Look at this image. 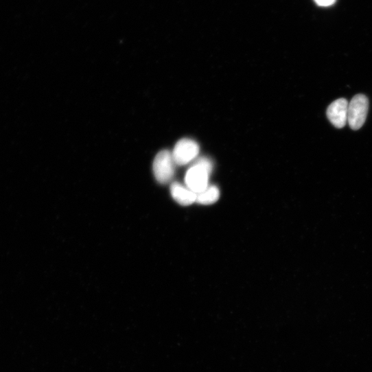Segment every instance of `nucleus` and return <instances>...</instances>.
<instances>
[{
	"label": "nucleus",
	"mask_w": 372,
	"mask_h": 372,
	"mask_svg": "<svg viewBox=\"0 0 372 372\" xmlns=\"http://www.w3.org/2000/svg\"><path fill=\"white\" fill-rule=\"evenodd\" d=\"M315 3L321 7H329L334 4L336 0H314Z\"/></svg>",
	"instance_id": "8"
},
{
	"label": "nucleus",
	"mask_w": 372,
	"mask_h": 372,
	"mask_svg": "<svg viewBox=\"0 0 372 372\" xmlns=\"http://www.w3.org/2000/svg\"><path fill=\"white\" fill-rule=\"evenodd\" d=\"M170 193L173 199L181 206H189L197 202L198 195L179 183L172 184Z\"/></svg>",
	"instance_id": "6"
},
{
	"label": "nucleus",
	"mask_w": 372,
	"mask_h": 372,
	"mask_svg": "<svg viewBox=\"0 0 372 372\" xmlns=\"http://www.w3.org/2000/svg\"><path fill=\"white\" fill-rule=\"evenodd\" d=\"M369 108V101L364 95L353 97L348 106L347 122L353 130H359L364 124Z\"/></svg>",
	"instance_id": "3"
},
{
	"label": "nucleus",
	"mask_w": 372,
	"mask_h": 372,
	"mask_svg": "<svg viewBox=\"0 0 372 372\" xmlns=\"http://www.w3.org/2000/svg\"><path fill=\"white\" fill-rule=\"evenodd\" d=\"M200 152V146L191 139L179 140L172 153L176 165H184L194 160Z\"/></svg>",
	"instance_id": "4"
},
{
	"label": "nucleus",
	"mask_w": 372,
	"mask_h": 372,
	"mask_svg": "<svg viewBox=\"0 0 372 372\" xmlns=\"http://www.w3.org/2000/svg\"><path fill=\"white\" fill-rule=\"evenodd\" d=\"M174 165L172 154L169 150L159 152L153 162V172L156 181L161 184L169 183L174 174Z\"/></svg>",
	"instance_id": "2"
},
{
	"label": "nucleus",
	"mask_w": 372,
	"mask_h": 372,
	"mask_svg": "<svg viewBox=\"0 0 372 372\" xmlns=\"http://www.w3.org/2000/svg\"><path fill=\"white\" fill-rule=\"evenodd\" d=\"M212 170L213 164L209 159H199L186 173V185L197 195L202 193L209 187V176Z\"/></svg>",
	"instance_id": "1"
},
{
	"label": "nucleus",
	"mask_w": 372,
	"mask_h": 372,
	"mask_svg": "<svg viewBox=\"0 0 372 372\" xmlns=\"http://www.w3.org/2000/svg\"><path fill=\"white\" fill-rule=\"evenodd\" d=\"M220 196L219 189L211 185L202 193L198 195L197 202L203 205H211L218 201Z\"/></svg>",
	"instance_id": "7"
},
{
	"label": "nucleus",
	"mask_w": 372,
	"mask_h": 372,
	"mask_svg": "<svg viewBox=\"0 0 372 372\" xmlns=\"http://www.w3.org/2000/svg\"><path fill=\"white\" fill-rule=\"evenodd\" d=\"M349 103L344 98L332 102L327 110L329 121L337 128H343L347 122Z\"/></svg>",
	"instance_id": "5"
}]
</instances>
